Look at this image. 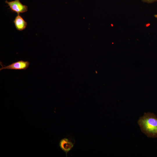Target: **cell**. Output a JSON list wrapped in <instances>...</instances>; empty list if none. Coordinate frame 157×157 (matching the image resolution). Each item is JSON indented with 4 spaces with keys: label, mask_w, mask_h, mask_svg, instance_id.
Segmentation results:
<instances>
[{
    "label": "cell",
    "mask_w": 157,
    "mask_h": 157,
    "mask_svg": "<svg viewBox=\"0 0 157 157\" xmlns=\"http://www.w3.org/2000/svg\"><path fill=\"white\" fill-rule=\"evenodd\" d=\"M154 16L155 17H156V18L157 19V14L155 15Z\"/></svg>",
    "instance_id": "cell-7"
},
{
    "label": "cell",
    "mask_w": 157,
    "mask_h": 157,
    "mask_svg": "<svg viewBox=\"0 0 157 157\" xmlns=\"http://www.w3.org/2000/svg\"><path fill=\"white\" fill-rule=\"evenodd\" d=\"M137 122L141 131L147 137L157 138V117L154 114L144 113Z\"/></svg>",
    "instance_id": "cell-1"
},
{
    "label": "cell",
    "mask_w": 157,
    "mask_h": 157,
    "mask_svg": "<svg viewBox=\"0 0 157 157\" xmlns=\"http://www.w3.org/2000/svg\"><path fill=\"white\" fill-rule=\"evenodd\" d=\"M75 143L74 138H64L60 141L59 145L60 149L65 153L67 156V153L72 149Z\"/></svg>",
    "instance_id": "cell-4"
},
{
    "label": "cell",
    "mask_w": 157,
    "mask_h": 157,
    "mask_svg": "<svg viewBox=\"0 0 157 157\" xmlns=\"http://www.w3.org/2000/svg\"><path fill=\"white\" fill-rule=\"evenodd\" d=\"M13 22L16 29L19 31L25 29L27 25V23L19 14L15 17Z\"/></svg>",
    "instance_id": "cell-5"
},
{
    "label": "cell",
    "mask_w": 157,
    "mask_h": 157,
    "mask_svg": "<svg viewBox=\"0 0 157 157\" xmlns=\"http://www.w3.org/2000/svg\"><path fill=\"white\" fill-rule=\"evenodd\" d=\"M2 65V63L0 62V65L1 66L0 68V71L4 69L25 70L28 67L30 63L28 61L21 60L13 63L11 64L6 66Z\"/></svg>",
    "instance_id": "cell-3"
},
{
    "label": "cell",
    "mask_w": 157,
    "mask_h": 157,
    "mask_svg": "<svg viewBox=\"0 0 157 157\" xmlns=\"http://www.w3.org/2000/svg\"><path fill=\"white\" fill-rule=\"evenodd\" d=\"M5 2L8 5L11 11L17 13V14L23 13L28 10V6L23 5L19 0H15L10 1L6 0Z\"/></svg>",
    "instance_id": "cell-2"
},
{
    "label": "cell",
    "mask_w": 157,
    "mask_h": 157,
    "mask_svg": "<svg viewBox=\"0 0 157 157\" xmlns=\"http://www.w3.org/2000/svg\"><path fill=\"white\" fill-rule=\"evenodd\" d=\"M142 2L147 3H152L157 1V0H141Z\"/></svg>",
    "instance_id": "cell-6"
}]
</instances>
